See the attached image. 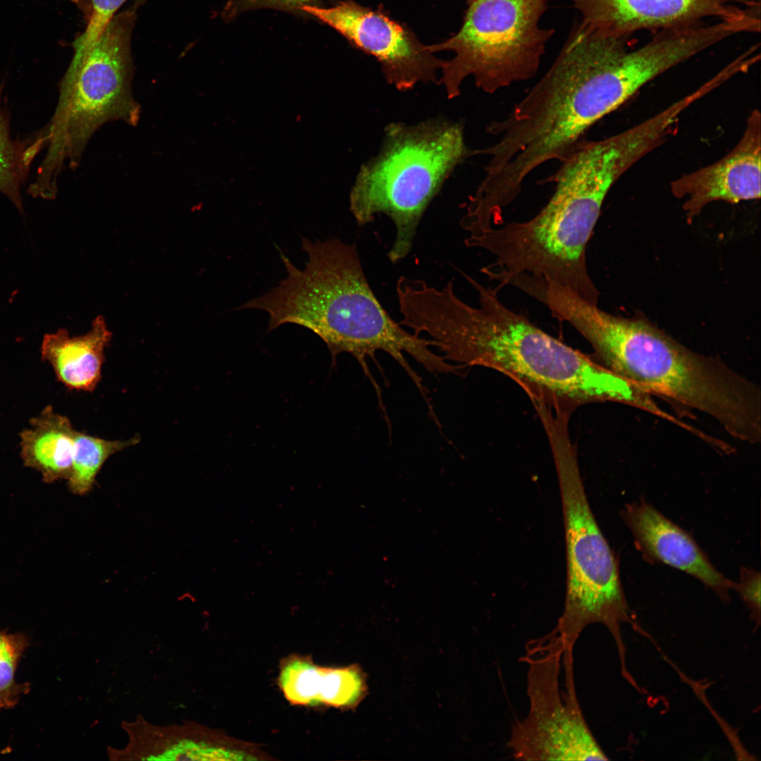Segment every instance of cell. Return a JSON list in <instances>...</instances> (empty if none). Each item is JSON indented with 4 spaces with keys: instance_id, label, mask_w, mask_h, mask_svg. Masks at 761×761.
I'll list each match as a JSON object with an SVG mask.
<instances>
[{
    "instance_id": "4",
    "label": "cell",
    "mask_w": 761,
    "mask_h": 761,
    "mask_svg": "<svg viewBox=\"0 0 761 761\" xmlns=\"http://www.w3.org/2000/svg\"><path fill=\"white\" fill-rule=\"evenodd\" d=\"M550 310L589 342L604 366L645 392L706 414L742 442L760 441V390L721 361L688 349L648 321L604 311L569 289L554 295Z\"/></svg>"
},
{
    "instance_id": "13",
    "label": "cell",
    "mask_w": 761,
    "mask_h": 761,
    "mask_svg": "<svg viewBox=\"0 0 761 761\" xmlns=\"http://www.w3.org/2000/svg\"><path fill=\"white\" fill-rule=\"evenodd\" d=\"M761 118L751 112L739 141L716 162L681 175L671 183L672 194L683 199L689 219L708 204L724 201L736 204L757 199L761 193Z\"/></svg>"
},
{
    "instance_id": "24",
    "label": "cell",
    "mask_w": 761,
    "mask_h": 761,
    "mask_svg": "<svg viewBox=\"0 0 761 761\" xmlns=\"http://www.w3.org/2000/svg\"><path fill=\"white\" fill-rule=\"evenodd\" d=\"M71 1H74V2H75V3H77V4H79V5H80V4H81V3H82V0H71Z\"/></svg>"
},
{
    "instance_id": "18",
    "label": "cell",
    "mask_w": 761,
    "mask_h": 761,
    "mask_svg": "<svg viewBox=\"0 0 761 761\" xmlns=\"http://www.w3.org/2000/svg\"><path fill=\"white\" fill-rule=\"evenodd\" d=\"M0 85V193L5 195L23 212L21 187L29 176L32 163L44 149L43 136L38 130L24 139L13 138L11 134L9 111L3 99Z\"/></svg>"
},
{
    "instance_id": "25",
    "label": "cell",
    "mask_w": 761,
    "mask_h": 761,
    "mask_svg": "<svg viewBox=\"0 0 761 761\" xmlns=\"http://www.w3.org/2000/svg\"><path fill=\"white\" fill-rule=\"evenodd\" d=\"M543 407H540V409H541V408H543ZM546 408H548V407H546ZM549 409H550V408H549ZM539 409H538V410H539ZM554 411H555V410H554ZM557 412H558V411H557ZM562 413H563V412H562ZM564 414H566V413H564ZM568 415H569V414H568Z\"/></svg>"
},
{
    "instance_id": "14",
    "label": "cell",
    "mask_w": 761,
    "mask_h": 761,
    "mask_svg": "<svg viewBox=\"0 0 761 761\" xmlns=\"http://www.w3.org/2000/svg\"><path fill=\"white\" fill-rule=\"evenodd\" d=\"M636 546L648 562L681 570L700 581L725 602L734 582L719 572L694 538L644 500L627 505L622 512Z\"/></svg>"
},
{
    "instance_id": "16",
    "label": "cell",
    "mask_w": 761,
    "mask_h": 761,
    "mask_svg": "<svg viewBox=\"0 0 761 761\" xmlns=\"http://www.w3.org/2000/svg\"><path fill=\"white\" fill-rule=\"evenodd\" d=\"M111 333L101 316L85 335L70 336L63 328L44 335L41 359L52 366L58 381L68 389L93 391L101 377L104 350Z\"/></svg>"
},
{
    "instance_id": "9",
    "label": "cell",
    "mask_w": 761,
    "mask_h": 761,
    "mask_svg": "<svg viewBox=\"0 0 761 761\" xmlns=\"http://www.w3.org/2000/svg\"><path fill=\"white\" fill-rule=\"evenodd\" d=\"M574 651L553 629L531 640L527 664L529 710L512 729L508 746L520 760H606L581 710L574 679Z\"/></svg>"
},
{
    "instance_id": "12",
    "label": "cell",
    "mask_w": 761,
    "mask_h": 761,
    "mask_svg": "<svg viewBox=\"0 0 761 761\" xmlns=\"http://www.w3.org/2000/svg\"><path fill=\"white\" fill-rule=\"evenodd\" d=\"M120 726L128 742L123 748L108 746L113 761L256 760L260 755L258 745L192 721L158 725L140 714Z\"/></svg>"
},
{
    "instance_id": "22",
    "label": "cell",
    "mask_w": 761,
    "mask_h": 761,
    "mask_svg": "<svg viewBox=\"0 0 761 761\" xmlns=\"http://www.w3.org/2000/svg\"><path fill=\"white\" fill-rule=\"evenodd\" d=\"M733 588L740 595L748 609L750 618L759 626L760 623V574L753 569L741 568V578Z\"/></svg>"
},
{
    "instance_id": "21",
    "label": "cell",
    "mask_w": 761,
    "mask_h": 761,
    "mask_svg": "<svg viewBox=\"0 0 761 761\" xmlns=\"http://www.w3.org/2000/svg\"><path fill=\"white\" fill-rule=\"evenodd\" d=\"M126 0H87L89 16L84 32L73 42V52L80 53L89 49Z\"/></svg>"
},
{
    "instance_id": "10",
    "label": "cell",
    "mask_w": 761,
    "mask_h": 761,
    "mask_svg": "<svg viewBox=\"0 0 761 761\" xmlns=\"http://www.w3.org/2000/svg\"><path fill=\"white\" fill-rule=\"evenodd\" d=\"M300 9L376 57L388 82L398 90L412 89L419 82L439 83L437 73L443 60L436 58L410 30L384 12L351 0L330 8L306 5Z\"/></svg>"
},
{
    "instance_id": "8",
    "label": "cell",
    "mask_w": 761,
    "mask_h": 761,
    "mask_svg": "<svg viewBox=\"0 0 761 761\" xmlns=\"http://www.w3.org/2000/svg\"><path fill=\"white\" fill-rule=\"evenodd\" d=\"M547 0H472L457 34L431 52L452 51L443 61L440 83L449 99L457 97L469 76L476 86L493 93L533 77L553 30L539 21Z\"/></svg>"
},
{
    "instance_id": "15",
    "label": "cell",
    "mask_w": 761,
    "mask_h": 761,
    "mask_svg": "<svg viewBox=\"0 0 761 761\" xmlns=\"http://www.w3.org/2000/svg\"><path fill=\"white\" fill-rule=\"evenodd\" d=\"M278 686L292 704L349 707L363 693V681L355 667H325L309 655H290L280 664Z\"/></svg>"
},
{
    "instance_id": "23",
    "label": "cell",
    "mask_w": 761,
    "mask_h": 761,
    "mask_svg": "<svg viewBox=\"0 0 761 761\" xmlns=\"http://www.w3.org/2000/svg\"><path fill=\"white\" fill-rule=\"evenodd\" d=\"M314 0H247L248 5L252 6H269L281 8H301Z\"/></svg>"
},
{
    "instance_id": "1",
    "label": "cell",
    "mask_w": 761,
    "mask_h": 761,
    "mask_svg": "<svg viewBox=\"0 0 761 761\" xmlns=\"http://www.w3.org/2000/svg\"><path fill=\"white\" fill-rule=\"evenodd\" d=\"M464 275L477 292L478 307L454 293L452 280L438 289L410 278L397 291L399 323L417 335H428L449 362L508 376L533 402L568 412L588 402L638 403L640 391L631 383L509 309L496 289Z\"/></svg>"
},
{
    "instance_id": "6",
    "label": "cell",
    "mask_w": 761,
    "mask_h": 761,
    "mask_svg": "<svg viewBox=\"0 0 761 761\" xmlns=\"http://www.w3.org/2000/svg\"><path fill=\"white\" fill-rule=\"evenodd\" d=\"M471 155L459 123L432 119L386 127L379 153L357 175L349 208L359 225L379 214L392 221L395 238L388 254L392 264L409 254L428 206L457 166Z\"/></svg>"
},
{
    "instance_id": "26",
    "label": "cell",
    "mask_w": 761,
    "mask_h": 761,
    "mask_svg": "<svg viewBox=\"0 0 761 761\" xmlns=\"http://www.w3.org/2000/svg\"><path fill=\"white\" fill-rule=\"evenodd\" d=\"M466 1H467V3L469 4V3H470V2H471V1H472V0H466Z\"/></svg>"
},
{
    "instance_id": "5",
    "label": "cell",
    "mask_w": 761,
    "mask_h": 761,
    "mask_svg": "<svg viewBox=\"0 0 761 761\" xmlns=\"http://www.w3.org/2000/svg\"><path fill=\"white\" fill-rule=\"evenodd\" d=\"M135 12L116 14L93 45L72 60L59 83L55 111L39 130L45 155L27 192L55 199L58 180L66 166L76 168L94 133L104 124L122 120L136 125L141 109L132 93L130 42Z\"/></svg>"
},
{
    "instance_id": "17",
    "label": "cell",
    "mask_w": 761,
    "mask_h": 761,
    "mask_svg": "<svg viewBox=\"0 0 761 761\" xmlns=\"http://www.w3.org/2000/svg\"><path fill=\"white\" fill-rule=\"evenodd\" d=\"M75 429L69 419L47 405L19 434L25 466L39 471L44 482L68 479L74 453Z\"/></svg>"
},
{
    "instance_id": "2",
    "label": "cell",
    "mask_w": 761,
    "mask_h": 761,
    "mask_svg": "<svg viewBox=\"0 0 761 761\" xmlns=\"http://www.w3.org/2000/svg\"><path fill=\"white\" fill-rule=\"evenodd\" d=\"M302 247L307 255L304 269L281 253L287 276L237 309L266 311L268 331L285 323L311 330L326 344L333 361L342 352L350 354L372 383L379 402L380 390L367 364L368 359L377 362L378 351L386 352L402 367L423 397L428 389L404 353L435 376L454 373L455 366L431 349L432 340L405 330L383 307L368 283L354 243L302 237Z\"/></svg>"
},
{
    "instance_id": "7",
    "label": "cell",
    "mask_w": 761,
    "mask_h": 761,
    "mask_svg": "<svg viewBox=\"0 0 761 761\" xmlns=\"http://www.w3.org/2000/svg\"><path fill=\"white\" fill-rule=\"evenodd\" d=\"M545 431L559 481L567 555L564 610L553 629L560 636L564 649L574 650L587 626L600 624L614 638L624 664L626 648L621 625L633 621L617 557L590 507L567 426L555 423Z\"/></svg>"
},
{
    "instance_id": "3",
    "label": "cell",
    "mask_w": 761,
    "mask_h": 761,
    "mask_svg": "<svg viewBox=\"0 0 761 761\" xmlns=\"http://www.w3.org/2000/svg\"><path fill=\"white\" fill-rule=\"evenodd\" d=\"M646 154L641 137L628 129L606 139L581 142L561 161L555 192L531 219L466 237L468 247L491 254L481 271L503 283L524 275L566 287L597 304L599 292L588 273L586 247L613 185Z\"/></svg>"
},
{
    "instance_id": "20",
    "label": "cell",
    "mask_w": 761,
    "mask_h": 761,
    "mask_svg": "<svg viewBox=\"0 0 761 761\" xmlns=\"http://www.w3.org/2000/svg\"><path fill=\"white\" fill-rule=\"evenodd\" d=\"M29 643L25 633L0 631V710L14 707L20 696L30 691L28 683L15 680L18 663Z\"/></svg>"
},
{
    "instance_id": "19",
    "label": "cell",
    "mask_w": 761,
    "mask_h": 761,
    "mask_svg": "<svg viewBox=\"0 0 761 761\" xmlns=\"http://www.w3.org/2000/svg\"><path fill=\"white\" fill-rule=\"evenodd\" d=\"M140 438L106 440L75 430L71 471L68 478L70 490L75 494L88 492L104 462L111 455L137 444Z\"/></svg>"
},
{
    "instance_id": "11",
    "label": "cell",
    "mask_w": 761,
    "mask_h": 761,
    "mask_svg": "<svg viewBox=\"0 0 761 761\" xmlns=\"http://www.w3.org/2000/svg\"><path fill=\"white\" fill-rule=\"evenodd\" d=\"M588 30L629 37L640 30H664L705 18L738 19L760 13L759 0H568Z\"/></svg>"
},
{
    "instance_id": "27",
    "label": "cell",
    "mask_w": 761,
    "mask_h": 761,
    "mask_svg": "<svg viewBox=\"0 0 761 761\" xmlns=\"http://www.w3.org/2000/svg\"><path fill=\"white\" fill-rule=\"evenodd\" d=\"M540 408H539V409H540ZM548 408H549V407H548ZM538 410H537V412H538Z\"/></svg>"
}]
</instances>
